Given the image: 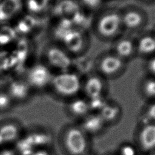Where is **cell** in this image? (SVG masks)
Segmentation results:
<instances>
[{"label":"cell","instance_id":"cell-1","mask_svg":"<svg viewBox=\"0 0 155 155\" xmlns=\"http://www.w3.org/2000/svg\"><path fill=\"white\" fill-rule=\"evenodd\" d=\"M88 137L76 122H70L60 128L56 140L63 155H86L88 154Z\"/></svg>","mask_w":155,"mask_h":155},{"label":"cell","instance_id":"cell-2","mask_svg":"<svg viewBox=\"0 0 155 155\" xmlns=\"http://www.w3.org/2000/svg\"><path fill=\"white\" fill-rule=\"evenodd\" d=\"M82 79L70 70L55 73L52 77L48 93L64 102L80 95Z\"/></svg>","mask_w":155,"mask_h":155},{"label":"cell","instance_id":"cell-3","mask_svg":"<svg viewBox=\"0 0 155 155\" xmlns=\"http://www.w3.org/2000/svg\"><path fill=\"white\" fill-rule=\"evenodd\" d=\"M54 73L45 64H36L30 67L24 78L34 93L47 92Z\"/></svg>","mask_w":155,"mask_h":155},{"label":"cell","instance_id":"cell-4","mask_svg":"<svg viewBox=\"0 0 155 155\" xmlns=\"http://www.w3.org/2000/svg\"><path fill=\"white\" fill-rule=\"evenodd\" d=\"M3 88L7 92L15 105L28 102L35 94L24 76L8 80Z\"/></svg>","mask_w":155,"mask_h":155},{"label":"cell","instance_id":"cell-5","mask_svg":"<svg viewBox=\"0 0 155 155\" xmlns=\"http://www.w3.org/2000/svg\"><path fill=\"white\" fill-rule=\"evenodd\" d=\"M46 62L44 63L52 71L55 70L56 73L70 70L72 61L70 54L62 48L52 47L47 50L45 54Z\"/></svg>","mask_w":155,"mask_h":155},{"label":"cell","instance_id":"cell-6","mask_svg":"<svg viewBox=\"0 0 155 155\" xmlns=\"http://www.w3.org/2000/svg\"><path fill=\"white\" fill-rule=\"evenodd\" d=\"M122 26L121 15L111 12L100 17L96 24V28L100 35L108 38L116 35Z\"/></svg>","mask_w":155,"mask_h":155},{"label":"cell","instance_id":"cell-7","mask_svg":"<svg viewBox=\"0 0 155 155\" xmlns=\"http://www.w3.org/2000/svg\"><path fill=\"white\" fill-rule=\"evenodd\" d=\"M24 131L21 124L16 119H5L0 122V139L5 146H13Z\"/></svg>","mask_w":155,"mask_h":155},{"label":"cell","instance_id":"cell-8","mask_svg":"<svg viewBox=\"0 0 155 155\" xmlns=\"http://www.w3.org/2000/svg\"><path fill=\"white\" fill-rule=\"evenodd\" d=\"M65 114L77 122L90 113L88 100L79 96L64 102Z\"/></svg>","mask_w":155,"mask_h":155},{"label":"cell","instance_id":"cell-9","mask_svg":"<svg viewBox=\"0 0 155 155\" xmlns=\"http://www.w3.org/2000/svg\"><path fill=\"white\" fill-rule=\"evenodd\" d=\"M61 39L69 53H79L84 46V35L80 30L74 28H66L61 36Z\"/></svg>","mask_w":155,"mask_h":155},{"label":"cell","instance_id":"cell-10","mask_svg":"<svg viewBox=\"0 0 155 155\" xmlns=\"http://www.w3.org/2000/svg\"><path fill=\"white\" fill-rule=\"evenodd\" d=\"M24 133L29 138L35 150L52 147V135L46 129L41 127H34Z\"/></svg>","mask_w":155,"mask_h":155},{"label":"cell","instance_id":"cell-11","mask_svg":"<svg viewBox=\"0 0 155 155\" xmlns=\"http://www.w3.org/2000/svg\"><path fill=\"white\" fill-rule=\"evenodd\" d=\"M76 123L88 136L100 132L105 124V122L98 113L91 112Z\"/></svg>","mask_w":155,"mask_h":155},{"label":"cell","instance_id":"cell-12","mask_svg":"<svg viewBox=\"0 0 155 155\" xmlns=\"http://www.w3.org/2000/svg\"><path fill=\"white\" fill-rule=\"evenodd\" d=\"M104 85L102 80L96 76H90L82 80L81 93L87 99L102 96Z\"/></svg>","mask_w":155,"mask_h":155},{"label":"cell","instance_id":"cell-13","mask_svg":"<svg viewBox=\"0 0 155 155\" xmlns=\"http://www.w3.org/2000/svg\"><path fill=\"white\" fill-rule=\"evenodd\" d=\"M122 65V59L115 54H109L101 59L99 62V70L104 74L111 75L117 73Z\"/></svg>","mask_w":155,"mask_h":155},{"label":"cell","instance_id":"cell-14","mask_svg":"<svg viewBox=\"0 0 155 155\" xmlns=\"http://www.w3.org/2000/svg\"><path fill=\"white\" fill-rule=\"evenodd\" d=\"M139 142L145 151L155 148V124H148L142 127L139 134Z\"/></svg>","mask_w":155,"mask_h":155},{"label":"cell","instance_id":"cell-15","mask_svg":"<svg viewBox=\"0 0 155 155\" xmlns=\"http://www.w3.org/2000/svg\"><path fill=\"white\" fill-rule=\"evenodd\" d=\"M56 10L58 15L66 21L71 22L80 16L78 5L71 0L61 2Z\"/></svg>","mask_w":155,"mask_h":155},{"label":"cell","instance_id":"cell-16","mask_svg":"<svg viewBox=\"0 0 155 155\" xmlns=\"http://www.w3.org/2000/svg\"><path fill=\"white\" fill-rule=\"evenodd\" d=\"M122 26L130 30L139 27L143 22L142 15L136 10H129L121 16Z\"/></svg>","mask_w":155,"mask_h":155},{"label":"cell","instance_id":"cell-17","mask_svg":"<svg viewBox=\"0 0 155 155\" xmlns=\"http://www.w3.org/2000/svg\"><path fill=\"white\" fill-rule=\"evenodd\" d=\"M134 50V44L130 39H120L114 45V54L122 59L130 57Z\"/></svg>","mask_w":155,"mask_h":155},{"label":"cell","instance_id":"cell-18","mask_svg":"<svg viewBox=\"0 0 155 155\" xmlns=\"http://www.w3.org/2000/svg\"><path fill=\"white\" fill-rule=\"evenodd\" d=\"M136 48L142 54H153L155 53V38L151 35L143 36L139 39Z\"/></svg>","mask_w":155,"mask_h":155},{"label":"cell","instance_id":"cell-19","mask_svg":"<svg viewBox=\"0 0 155 155\" xmlns=\"http://www.w3.org/2000/svg\"><path fill=\"white\" fill-rule=\"evenodd\" d=\"M18 8L17 0H4L0 4V20L12 16Z\"/></svg>","mask_w":155,"mask_h":155},{"label":"cell","instance_id":"cell-20","mask_svg":"<svg viewBox=\"0 0 155 155\" xmlns=\"http://www.w3.org/2000/svg\"><path fill=\"white\" fill-rule=\"evenodd\" d=\"M104 121L110 122L113 121L119 113V108L115 105L107 103L98 113Z\"/></svg>","mask_w":155,"mask_h":155},{"label":"cell","instance_id":"cell-21","mask_svg":"<svg viewBox=\"0 0 155 155\" xmlns=\"http://www.w3.org/2000/svg\"><path fill=\"white\" fill-rule=\"evenodd\" d=\"M15 104L4 88H0V114H4L11 111Z\"/></svg>","mask_w":155,"mask_h":155},{"label":"cell","instance_id":"cell-22","mask_svg":"<svg viewBox=\"0 0 155 155\" xmlns=\"http://www.w3.org/2000/svg\"><path fill=\"white\" fill-rule=\"evenodd\" d=\"M15 36V31L10 27L0 28V44L5 45L10 42Z\"/></svg>","mask_w":155,"mask_h":155},{"label":"cell","instance_id":"cell-23","mask_svg":"<svg viewBox=\"0 0 155 155\" xmlns=\"http://www.w3.org/2000/svg\"><path fill=\"white\" fill-rule=\"evenodd\" d=\"M87 100L90 111L91 113H99L107 104V102L102 95Z\"/></svg>","mask_w":155,"mask_h":155},{"label":"cell","instance_id":"cell-24","mask_svg":"<svg viewBox=\"0 0 155 155\" xmlns=\"http://www.w3.org/2000/svg\"><path fill=\"white\" fill-rule=\"evenodd\" d=\"M48 0H27V6L29 11L34 13L41 12L47 5Z\"/></svg>","mask_w":155,"mask_h":155},{"label":"cell","instance_id":"cell-25","mask_svg":"<svg viewBox=\"0 0 155 155\" xmlns=\"http://www.w3.org/2000/svg\"><path fill=\"white\" fill-rule=\"evenodd\" d=\"M34 24V19L30 16H27L21 19L17 27L19 31L21 32H27L30 30Z\"/></svg>","mask_w":155,"mask_h":155},{"label":"cell","instance_id":"cell-26","mask_svg":"<svg viewBox=\"0 0 155 155\" xmlns=\"http://www.w3.org/2000/svg\"><path fill=\"white\" fill-rule=\"evenodd\" d=\"M144 93L150 98H155V78L147 80L143 85Z\"/></svg>","mask_w":155,"mask_h":155},{"label":"cell","instance_id":"cell-27","mask_svg":"<svg viewBox=\"0 0 155 155\" xmlns=\"http://www.w3.org/2000/svg\"><path fill=\"white\" fill-rule=\"evenodd\" d=\"M120 155H136V151L131 145H125L120 149Z\"/></svg>","mask_w":155,"mask_h":155},{"label":"cell","instance_id":"cell-28","mask_svg":"<svg viewBox=\"0 0 155 155\" xmlns=\"http://www.w3.org/2000/svg\"><path fill=\"white\" fill-rule=\"evenodd\" d=\"M35 155H56V154L52 147L35 150Z\"/></svg>","mask_w":155,"mask_h":155},{"label":"cell","instance_id":"cell-29","mask_svg":"<svg viewBox=\"0 0 155 155\" xmlns=\"http://www.w3.org/2000/svg\"><path fill=\"white\" fill-rule=\"evenodd\" d=\"M82 4L90 8H95L99 6L102 0H81Z\"/></svg>","mask_w":155,"mask_h":155},{"label":"cell","instance_id":"cell-30","mask_svg":"<svg viewBox=\"0 0 155 155\" xmlns=\"http://www.w3.org/2000/svg\"><path fill=\"white\" fill-rule=\"evenodd\" d=\"M0 155H18V152L13 146H7L0 149Z\"/></svg>","mask_w":155,"mask_h":155},{"label":"cell","instance_id":"cell-31","mask_svg":"<svg viewBox=\"0 0 155 155\" xmlns=\"http://www.w3.org/2000/svg\"><path fill=\"white\" fill-rule=\"evenodd\" d=\"M146 116L151 120H155V102L151 104L147 110Z\"/></svg>","mask_w":155,"mask_h":155},{"label":"cell","instance_id":"cell-32","mask_svg":"<svg viewBox=\"0 0 155 155\" xmlns=\"http://www.w3.org/2000/svg\"><path fill=\"white\" fill-rule=\"evenodd\" d=\"M148 68L149 71L155 76V56L151 58L148 63Z\"/></svg>","mask_w":155,"mask_h":155},{"label":"cell","instance_id":"cell-33","mask_svg":"<svg viewBox=\"0 0 155 155\" xmlns=\"http://www.w3.org/2000/svg\"><path fill=\"white\" fill-rule=\"evenodd\" d=\"M35 150H25L21 152H18V155H35Z\"/></svg>","mask_w":155,"mask_h":155},{"label":"cell","instance_id":"cell-34","mask_svg":"<svg viewBox=\"0 0 155 155\" xmlns=\"http://www.w3.org/2000/svg\"><path fill=\"white\" fill-rule=\"evenodd\" d=\"M86 155H92V154H90L88 153V154H86Z\"/></svg>","mask_w":155,"mask_h":155}]
</instances>
